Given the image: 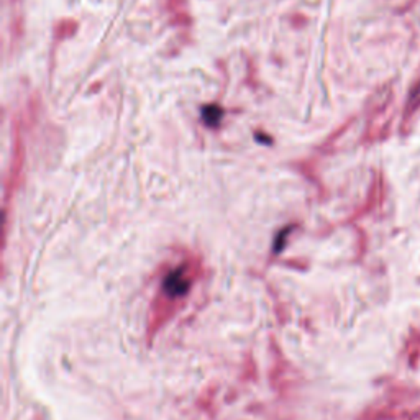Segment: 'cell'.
<instances>
[{"mask_svg":"<svg viewBox=\"0 0 420 420\" xmlns=\"http://www.w3.org/2000/svg\"><path fill=\"white\" fill-rule=\"evenodd\" d=\"M166 12L171 15V22L177 27L188 28L190 25V15L186 0H165Z\"/></svg>","mask_w":420,"mask_h":420,"instance_id":"obj_2","label":"cell"},{"mask_svg":"<svg viewBox=\"0 0 420 420\" xmlns=\"http://www.w3.org/2000/svg\"><path fill=\"white\" fill-rule=\"evenodd\" d=\"M165 291L167 296L171 297H179L184 296L189 291V279L186 278V273L183 268H177L174 271H171L165 278Z\"/></svg>","mask_w":420,"mask_h":420,"instance_id":"obj_1","label":"cell"},{"mask_svg":"<svg viewBox=\"0 0 420 420\" xmlns=\"http://www.w3.org/2000/svg\"><path fill=\"white\" fill-rule=\"evenodd\" d=\"M77 30V23L73 20H63L56 25V40H63L68 38V36H73Z\"/></svg>","mask_w":420,"mask_h":420,"instance_id":"obj_4","label":"cell"},{"mask_svg":"<svg viewBox=\"0 0 420 420\" xmlns=\"http://www.w3.org/2000/svg\"><path fill=\"white\" fill-rule=\"evenodd\" d=\"M223 117V110L222 107H218L217 104L207 105L202 109V120L205 122V125H209V127H217L218 123H220Z\"/></svg>","mask_w":420,"mask_h":420,"instance_id":"obj_3","label":"cell"}]
</instances>
